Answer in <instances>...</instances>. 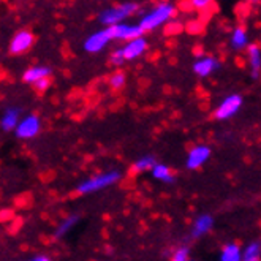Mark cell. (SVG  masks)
<instances>
[{
  "label": "cell",
  "instance_id": "obj_1",
  "mask_svg": "<svg viewBox=\"0 0 261 261\" xmlns=\"http://www.w3.org/2000/svg\"><path fill=\"white\" fill-rule=\"evenodd\" d=\"M174 14H176V7L174 5L162 4L153 11L146 14V16L143 18V21L140 22V29L143 30V32H149V30L160 27L162 24H166L171 18H174Z\"/></svg>",
  "mask_w": 261,
  "mask_h": 261
},
{
  "label": "cell",
  "instance_id": "obj_2",
  "mask_svg": "<svg viewBox=\"0 0 261 261\" xmlns=\"http://www.w3.org/2000/svg\"><path fill=\"white\" fill-rule=\"evenodd\" d=\"M120 179V173L119 171H110V173H103L98 176H94L87 180H84L83 184H80L78 189H76V193L78 195H86V193H94L98 192L101 189H106L113 186L114 182H117Z\"/></svg>",
  "mask_w": 261,
  "mask_h": 261
},
{
  "label": "cell",
  "instance_id": "obj_3",
  "mask_svg": "<svg viewBox=\"0 0 261 261\" xmlns=\"http://www.w3.org/2000/svg\"><path fill=\"white\" fill-rule=\"evenodd\" d=\"M138 8L136 4H122V5H117V7H113V8H108L101 11L100 14V21L103 24H106L108 27L111 25H116V24H120V21H124L127 16Z\"/></svg>",
  "mask_w": 261,
  "mask_h": 261
},
{
  "label": "cell",
  "instance_id": "obj_4",
  "mask_svg": "<svg viewBox=\"0 0 261 261\" xmlns=\"http://www.w3.org/2000/svg\"><path fill=\"white\" fill-rule=\"evenodd\" d=\"M110 34L111 40H125V41H132L136 38H141V35L144 34L140 29V25H127V24H116L106 29Z\"/></svg>",
  "mask_w": 261,
  "mask_h": 261
},
{
  "label": "cell",
  "instance_id": "obj_5",
  "mask_svg": "<svg viewBox=\"0 0 261 261\" xmlns=\"http://www.w3.org/2000/svg\"><path fill=\"white\" fill-rule=\"evenodd\" d=\"M241 106H242V98L239 95H231V97H228V98H225L222 101V105L216 110V114H214V117L219 119V120L229 119V117H233L239 111Z\"/></svg>",
  "mask_w": 261,
  "mask_h": 261
},
{
  "label": "cell",
  "instance_id": "obj_6",
  "mask_svg": "<svg viewBox=\"0 0 261 261\" xmlns=\"http://www.w3.org/2000/svg\"><path fill=\"white\" fill-rule=\"evenodd\" d=\"M16 136L18 138H34L40 132V119L37 116H27L18 122L16 125Z\"/></svg>",
  "mask_w": 261,
  "mask_h": 261
},
{
  "label": "cell",
  "instance_id": "obj_7",
  "mask_svg": "<svg viewBox=\"0 0 261 261\" xmlns=\"http://www.w3.org/2000/svg\"><path fill=\"white\" fill-rule=\"evenodd\" d=\"M34 35L29 32V30H21L16 35L13 37L11 44H10V53L11 54H22L29 51L34 44Z\"/></svg>",
  "mask_w": 261,
  "mask_h": 261
},
{
  "label": "cell",
  "instance_id": "obj_8",
  "mask_svg": "<svg viewBox=\"0 0 261 261\" xmlns=\"http://www.w3.org/2000/svg\"><path fill=\"white\" fill-rule=\"evenodd\" d=\"M211 157V149L207 146H195L187 157V168L189 170H198L201 168Z\"/></svg>",
  "mask_w": 261,
  "mask_h": 261
},
{
  "label": "cell",
  "instance_id": "obj_9",
  "mask_svg": "<svg viewBox=\"0 0 261 261\" xmlns=\"http://www.w3.org/2000/svg\"><path fill=\"white\" fill-rule=\"evenodd\" d=\"M111 41L108 30H100V32H95L94 35H90L86 43H84V48L87 53H100L106 44Z\"/></svg>",
  "mask_w": 261,
  "mask_h": 261
},
{
  "label": "cell",
  "instance_id": "obj_10",
  "mask_svg": "<svg viewBox=\"0 0 261 261\" xmlns=\"http://www.w3.org/2000/svg\"><path fill=\"white\" fill-rule=\"evenodd\" d=\"M146 49H147V41L143 37L141 38H136V40H132V41L127 43V46L120 48L122 57H124V60H132V59L140 57Z\"/></svg>",
  "mask_w": 261,
  "mask_h": 261
},
{
  "label": "cell",
  "instance_id": "obj_11",
  "mask_svg": "<svg viewBox=\"0 0 261 261\" xmlns=\"http://www.w3.org/2000/svg\"><path fill=\"white\" fill-rule=\"evenodd\" d=\"M219 64L216 59L212 57H199L196 62L193 64V71L198 76H207L214 71V68H217Z\"/></svg>",
  "mask_w": 261,
  "mask_h": 261
},
{
  "label": "cell",
  "instance_id": "obj_12",
  "mask_svg": "<svg viewBox=\"0 0 261 261\" xmlns=\"http://www.w3.org/2000/svg\"><path fill=\"white\" fill-rule=\"evenodd\" d=\"M49 74H51V70L48 67H32L24 73L22 80L29 84H35L40 80L49 78Z\"/></svg>",
  "mask_w": 261,
  "mask_h": 261
},
{
  "label": "cell",
  "instance_id": "obj_13",
  "mask_svg": "<svg viewBox=\"0 0 261 261\" xmlns=\"http://www.w3.org/2000/svg\"><path fill=\"white\" fill-rule=\"evenodd\" d=\"M152 176L159 179V180H163L166 184H173L176 180V174L174 171L171 170L170 166H166V165H162V163H155L152 168Z\"/></svg>",
  "mask_w": 261,
  "mask_h": 261
},
{
  "label": "cell",
  "instance_id": "obj_14",
  "mask_svg": "<svg viewBox=\"0 0 261 261\" xmlns=\"http://www.w3.org/2000/svg\"><path fill=\"white\" fill-rule=\"evenodd\" d=\"M212 225H214V220L209 214H203V216H199L195 223H193V236L198 238V236H203L206 233H209L212 229Z\"/></svg>",
  "mask_w": 261,
  "mask_h": 261
},
{
  "label": "cell",
  "instance_id": "obj_15",
  "mask_svg": "<svg viewBox=\"0 0 261 261\" xmlns=\"http://www.w3.org/2000/svg\"><path fill=\"white\" fill-rule=\"evenodd\" d=\"M19 122V111L14 110V108H10L5 111L4 117H2V128L5 132H10V130H14Z\"/></svg>",
  "mask_w": 261,
  "mask_h": 261
},
{
  "label": "cell",
  "instance_id": "obj_16",
  "mask_svg": "<svg viewBox=\"0 0 261 261\" xmlns=\"http://www.w3.org/2000/svg\"><path fill=\"white\" fill-rule=\"evenodd\" d=\"M220 261H241V247L238 244H226L222 249Z\"/></svg>",
  "mask_w": 261,
  "mask_h": 261
},
{
  "label": "cell",
  "instance_id": "obj_17",
  "mask_svg": "<svg viewBox=\"0 0 261 261\" xmlns=\"http://www.w3.org/2000/svg\"><path fill=\"white\" fill-rule=\"evenodd\" d=\"M259 256H261L259 242H252L249 247L241 253V261H259Z\"/></svg>",
  "mask_w": 261,
  "mask_h": 261
},
{
  "label": "cell",
  "instance_id": "obj_18",
  "mask_svg": "<svg viewBox=\"0 0 261 261\" xmlns=\"http://www.w3.org/2000/svg\"><path fill=\"white\" fill-rule=\"evenodd\" d=\"M153 165H155V159L147 155V157H143L140 160H136L132 166V173L136 174V173H144V171H149L153 168Z\"/></svg>",
  "mask_w": 261,
  "mask_h": 261
},
{
  "label": "cell",
  "instance_id": "obj_19",
  "mask_svg": "<svg viewBox=\"0 0 261 261\" xmlns=\"http://www.w3.org/2000/svg\"><path fill=\"white\" fill-rule=\"evenodd\" d=\"M249 38H247V32H245L244 27H238L234 29V32L231 35V44L234 46L236 49H242L244 46H247Z\"/></svg>",
  "mask_w": 261,
  "mask_h": 261
},
{
  "label": "cell",
  "instance_id": "obj_20",
  "mask_svg": "<svg viewBox=\"0 0 261 261\" xmlns=\"http://www.w3.org/2000/svg\"><path fill=\"white\" fill-rule=\"evenodd\" d=\"M249 56H250V65L253 68V71L258 74L259 68H261V49L258 44H252L249 48Z\"/></svg>",
  "mask_w": 261,
  "mask_h": 261
},
{
  "label": "cell",
  "instance_id": "obj_21",
  "mask_svg": "<svg viewBox=\"0 0 261 261\" xmlns=\"http://www.w3.org/2000/svg\"><path fill=\"white\" fill-rule=\"evenodd\" d=\"M76 222H78V216H70L68 219H65V220H64V223L57 228V231H56L54 238H56V239L62 238V236H64L67 231H68V229H70V228H71V226H73Z\"/></svg>",
  "mask_w": 261,
  "mask_h": 261
},
{
  "label": "cell",
  "instance_id": "obj_22",
  "mask_svg": "<svg viewBox=\"0 0 261 261\" xmlns=\"http://www.w3.org/2000/svg\"><path fill=\"white\" fill-rule=\"evenodd\" d=\"M124 84H125V73H122V71H117V73H114L111 78H110V86L114 89V90H117V89H120V87H124Z\"/></svg>",
  "mask_w": 261,
  "mask_h": 261
},
{
  "label": "cell",
  "instance_id": "obj_23",
  "mask_svg": "<svg viewBox=\"0 0 261 261\" xmlns=\"http://www.w3.org/2000/svg\"><path fill=\"white\" fill-rule=\"evenodd\" d=\"M171 261H190V258H189V249H186V247L177 249V250L173 253Z\"/></svg>",
  "mask_w": 261,
  "mask_h": 261
},
{
  "label": "cell",
  "instance_id": "obj_24",
  "mask_svg": "<svg viewBox=\"0 0 261 261\" xmlns=\"http://www.w3.org/2000/svg\"><path fill=\"white\" fill-rule=\"evenodd\" d=\"M111 62H113L114 65H122V64L125 62L124 57H122V51H120V49H117V51L113 53V56H111Z\"/></svg>",
  "mask_w": 261,
  "mask_h": 261
},
{
  "label": "cell",
  "instance_id": "obj_25",
  "mask_svg": "<svg viewBox=\"0 0 261 261\" xmlns=\"http://www.w3.org/2000/svg\"><path fill=\"white\" fill-rule=\"evenodd\" d=\"M35 89L37 90H40V92H43V90H46L49 87V78H44V80H40V81H37L35 84Z\"/></svg>",
  "mask_w": 261,
  "mask_h": 261
},
{
  "label": "cell",
  "instance_id": "obj_26",
  "mask_svg": "<svg viewBox=\"0 0 261 261\" xmlns=\"http://www.w3.org/2000/svg\"><path fill=\"white\" fill-rule=\"evenodd\" d=\"M201 29H203V25L199 24V22H196V21H193V22H189V25H187V30H189L190 34H198Z\"/></svg>",
  "mask_w": 261,
  "mask_h": 261
},
{
  "label": "cell",
  "instance_id": "obj_27",
  "mask_svg": "<svg viewBox=\"0 0 261 261\" xmlns=\"http://www.w3.org/2000/svg\"><path fill=\"white\" fill-rule=\"evenodd\" d=\"M207 5H209L207 0H193V2H192V7L196 8V10H204Z\"/></svg>",
  "mask_w": 261,
  "mask_h": 261
},
{
  "label": "cell",
  "instance_id": "obj_28",
  "mask_svg": "<svg viewBox=\"0 0 261 261\" xmlns=\"http://www.w3.org/2000/svg\"><path fill=\"white\" fill-rule=\"evenodd\" d=\"M8 219H13V212L10 209H4L0 212V220H8Z\"/></svg>",
  "mask_w": 261,
  "mask_h": 261
},
{
  "label": "cell",
  "instance_id": "obj_29",
  "mask_svg": "<svg viewBox=\"0 0 261 261\" xmlns=\"http://www.w3.org/2000/svg\"><path fill=\"white\" fill-rule=\"evenodd\" d=\"M32 261H51L48 256H44V255H40V256H37V258H34Z\"/></svg>",
  "mask_w": 261,
  "mask_h": 261
}]
</instances>
